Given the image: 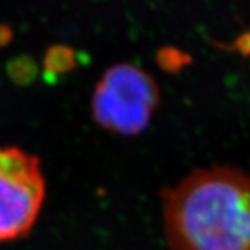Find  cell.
Segmentation results:
<instances>
[{
    "instance_id": "cell-1",
    "label": "cell",
    "mask_w": 250,
    "mask_h": 250,
    "mask_svg": "<svg viewBox=\"0 0 250 250\" xmlns=\"http://www.w3.org/2000/svg\"><path fill=\"white\" fill-rule=\"evenodd\" d=\"M170 250H250V175L197 168L161 192Z\"/></svg>"
},
{
    "instance_id": "cell-2",
    "label": "cell",
    "mask_w": 250,
    "mask_h": 250,
    "mask_svg": "<svg viewBox=\"0 0 250 250\" xmlns=\"http://www.w3.org/2000/svg\"><path fill=\"white\" fill-rule=\"evenodd\" d=\"M159 102L160 90L152 75L123 62L102 75L90 108L102 128L118 135H138L149 125Z\"/></svg>"
},
{
    "instance_id": "cell-3",
    "label": "cell",
    "mask_w": 250,
    "mask_h": 250,
    "mask_svg": "<svg viewBox=\"0 0 250 250\" xmlns=\"http://www.w3.org/2000/svg\"><path fill=\"white\" fill-rule=\"evenodd\" d=\"M45 199L38 157L18 147H0V242L25 236Z\"/></svg>"
},
{
    "instance_id": "cell-4",
    "label": "cell",
    "mask_w": 250,
    "mask_h": 250,
    "mask_svg": "<svg viewBox=\"0 0 250 250\" xmlns=\"http://www.w3.org/2000/svg\"><path fill=\"white\" fill-rule=\"evenodd\" d=\"M46 71L52 75H62L75 67V53L65 46H53L45 57Z\"/></svg>"
}]
</instances>
